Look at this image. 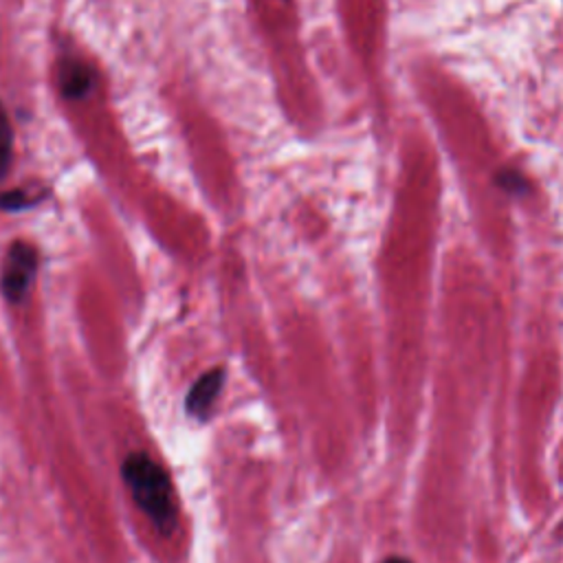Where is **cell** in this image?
<instances>
[{
	"label": "cell",
	"instance_id": "obj_6",
	"mask_svg": "<svg viewBox=\"0 0 563 563\" xmlns=\"http://www.w3.org/2000/svg\"><path fill=\"white\" fill-rule=\"evenodd\" d=\"M385 563H411V561H407V559H400V556H394V559H387Z\"/></svg>",
	"mask_w": 563,
	"mask_h": 563
},
{
	"label": "cell",
	"instance_id": "obj_5",
	"mask_svg": "<svg viewBox=\"0 0 563 563\" xmlns=\"http://www.w3.org/2000/svg\"><path fill=\"white\" fill-rule=\"evenodd\" d=\"M11 145H13V132L7 112L0 108V176L7 172L11 163Z\"/></svg>",
	"mask_w": 563,
	"mask_h": 563
},
{
	"label": "cell",
	"instance_id": "obj_3",
	"mask_svg": "<svg viewBox=\"0 0 563 563\" xmlns=\"http://www.w3.org/2000/svg\"><path fill=\"white\" fill-rule=\"evenodd\" d=\"M224 380V369L222 367H213L207 374H202L194 387L187 394V411L194 416H205L207 409L213 405L220 387Z\"/></svg>",
	"mask_w": 563,
	"mask_h": 563
},
{
	"label": "cell",
	"instance_id": "obj_4",
	"mask_svg": "<svg viewBox=\"0 0 563 563\" xmlns=\"http://www.w3.org/2000/svg\"><path fill=\"white\" fill-rule=\"evenodd\" d=\"M90 84H92V73L79 62L66 64L59 73V86H62L64 95H68V97L84 95L90 88Z\"/></svg>",
	"mask_w": 563,
	"mask_h": 563
},
{
	"label": "cell",
	"instance_id": "obj_1",
	"mask_svg": "<svg viewBox=\"0 0 563 563\" xmlns=\"http://www.w3.org/2000/svg\"><path fill=\"white\" fill-rule=\"evenodd\" d=\"M121 473L136 506L158 526V530L169 532L176 523V497L163 466L147 453L134 451L125 457Z\"/></svg>",
	"mask_w": 563,
	"mask_h": 563
},
{
	"label": "cell",
	"instance_id": "obj_2",
	"mask_svg": "<svg viewBox=\"0 0 563 563\" xmlns=\"http://www.w3.org/2000/svg\"><path fill=\"white\" fill-rule=\"evenodd\" d=\"M35 271H37V251L26 242H13L7 251L2 277H0L4 297L13 303H20L29 292Z\"/></svg>",
	"mask_w": 563,
	"mask_h": 563
}]
</instances>
